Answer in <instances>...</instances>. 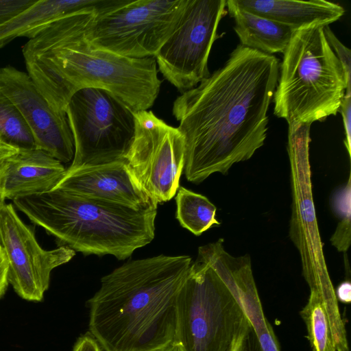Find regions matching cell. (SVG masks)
<instances>
[{
	"mask_svg": "<svg viewBox=\"0 0 351 351\" xmlns=\"http://www.w3.org/2000/svg\"><path fill=\"white\" fill-rule=\"evenodd\" d=\"M279 64L273 55L239 45L223 66L176 99L188 181L225 175L264 145Z\"/></svg>",
	"mask_w": 351,
	"mask_h": 351,
	"instance_id": "1",
	"label": "cell"
},
{
	"mask_svg": "<svg viewBox=\"0 0 351 351\" xmlns=\"http://www.w3.org/2000/svg\"><path fill=\"white\" fill-rule=\"evenodd\" d=\"M97 14L82 11L45 26L23 46L27 75L50 106L66 112L73 95L103 89L133 113L154 104L161 85L154 57L133 58L92 46L86 39Z\"/></svg>",
	"mask_w": 351,
	"mask_h": 351,
	"instance_id": "2",
	"label": "cell"
},
{
	"mask_svg": "<svg viewBox=\"0 0 351 351\" xmlns=\"http://www.w3.org/2000/svg\"><path fill=\"white\" fill-rule=\"evenodd\" d=\"M189 256L128 261L101 279L88 301L89 332L104 351H162L173 345L176 304Z\"/></svg>",
	"mask_w": 351,
	"mask_h": 351,
	"instance_id": "3",
	"label": "cell"
},
{
	"mask_svg": "<svg viewBox=\"0 0 351 351\" xmlns=\"http://www.w3.org/2000/svg\"><path fill=\"white\" fill-rule=\"evenodd\" d=\"M32 222L61 243L85 255L124 260L154 237L158 203L134 208L53 190L13 200Z\"/></svg>",
	"mask_w": 351,
	"mask_h": 351,
	"instance_id": "4",
	"label": "cell"
},
{
	"mask_svg": "<svg viewBox=\"0 0 351 351\" xmlns=\"http://www.w3.org/2000/svg\"><path fill=\"white\" fill-rule=\"evenodd\" d=\"M323 27L295 30L279 64L274 114L290 127L310 125L336 115L346 90L351 88Z\"/></svg>",
	"mask_w": 351,
	"mask_h": 351,
	"instance_id": "5",
	"label": "cell"
},
{
	"mask_svg": "<svg viewBox=\"0 0 351 351\" xmlns=\"http://www.w3.org/2000/svg\"><path fill=\"white\" fill-rule=\"evenodd\" d=\"M176 304L173 345L180 351H232L251 324L217 273L197 258L191 265Z\"/></svg>",
	"mask_w": 351,
	"mask_h": 351,
	"instance_id": "6",
	"label": "cell"
},
{
	"mask_svg": "<svg viewBox=\"0 0 351 351\" xmlns=\"http://www.w3.org/2000/svg\"><path fill=\"white\" fill-rule=\"evenodd\" d=\"M74 141V156L66 171L125 162L135 134L134 113L99 88L77 90L66 108Z\"/></svg>",
	"mask_w": 351,
	"mask_h": 351,
	"instance_id": "7",
	"label": "cell"
},
{
	"mask_svg": "<svg viewBox=\"0 0 351 351\" xmlns=\"http://www.w3.org/2000/svg\"><path fill=\"white\" fill-rule=\"evenodd\" d=\"M189 0H128L97 16L86 39L94 47L133 58L155 57Z\"/></svg>",
	"mask_w": 351,
	"mask_h": 351,
	"instance_id": "8",
	"label": "cell"
},
{
	"mask_svg": "<svg viewBox=\"0 0 351 351\" xmlns=\"http://www.w3.org/2000/svg\"><path fill=\"white\" fill-rule=\"evenodd\" d=\"M226 8V0H189L174 31L155 56L159 71L180 92L210 75L208 57Z\"/></svg>",
	"mask_w": 351,
	"mask_h": 351,
	"instance_id": "9",
	"label": "cell"
},
{
	"mask_svg": "<svg viewBox=\"0 0 351 351\" xmlns=\"http://www.w3.org/2000/svg\"><path fill=\"white\" fill-rule=\"evenodd\" d=\"M134 114L135 134L125 162L149 198L158 204L169 201L184 167L183 136L151 110Z\"/></svg>",
	"mask_w": 351,
	"mask_h": 351,
	"instance_id": "10",
	"label": "cell"
},
{
	"mask_svg": "<svg viewBox=\"0 0 351 351\" xmlns=\"http://www.w3.org/2000/svg\"><path fill=\"white\" fill-rule=\"evenodd\" d=\"M0 244L9 265L8 281L15 292L28 301H41L49 288L51 271L75 254L66 246L43 249L33 230L20 219L11 204L0 208Z\"/></svg>",
	"mask_w": 351,
	"mask_h": 351,
	"instance_id": "11",
	"label": "cell"
},
{
	"mask_svg": "<svg viewBox=\"0 0 351 351\" xmlns=\"http://www.w3.org/2000/svg\"><path fill=\"white\" fill-rule=\"evenodd\" d=\"M0 90L21 113L36 149L61 162L73 160L74 141L66 112L50 106L27 73L11 66L0 68Z\"/></svg>",
	"mask_w": 351,
	"mask_h": 351,
	"instance_id": "12",
	"label": "cell"
},
{
	"mask_svg": "<svg viewBox=\"0 0 351 351\" xmlns=\"http://www.w3.org/2000/svg\"><path fill=\"white\" fill-rule=\"evenodd\" d=\"M56 188L134 208L145 207L153 200L124 161L66 170Z\"/></svg>",
	"mask_w": 351,
	"mask_h": 351,
	"instance_id": "13",
	"label": "cell"
},
{
	"mask_svg": "<svg viewBox=\"0 0 351 351\" xmlns=\"http://www.w3.org/2000/svg\"><path fill=\"white\" fill-rule=\"evenodd\" d=\"M61 162L38 149H19L0 163V192L6 199L50 191L64 177Z\"/></svg>",
	"mask_w": 351,
	"mask_h": 351,
	"instance_id": "14",
	"label": "cell"
},
{
	"mask_svg": "<svg viewBox=\"0 0 351 351\" xmlns=\"http://www.w3.org/2000/svg\"><path fill=\"white\" fill-rule=\"evenodd\" d=\"M241 8L287 25L294 30L328 25L345 13L339 4L325 0H234Z\"/></svg>",
	"mask_w": 351,
	"mask_h": 351,
	"instance_id": "15",
	"label": "cell"
},
{
	"mask_svg": "<svg viewBox=\"0 0 351 351\" xmlns=\"http://www.w3.org/2000/svg\"><path fill=\"white\" fill-rule=\"evenodd\" d=\"M106 0H38L29 8L0 25V49L16 37L29 39L51 22L82 11L100 12Z\"/></svg>",
	"mask_w": 351,
	"mask_h": 351,
	"instance_id": "16",
	"label": "cell"
},
{
	"mask_svg": "<svg viewBox=\"0 0 351 351\" xmlns=\"http://www.w3.org/2000/svg\"><path fill=\"white\" fill-rule=\"evenodd\" d=\"M234 29L241 45L267 54L282 53L295 30L291 27L253 14L239 8L234 0L226 1Z\"/></svg>",
	"mask_w": 351,
	"mask_h": 351,
	"instance_id": "17",
	"label": "cell"
},
{
	"mask_svg": "<svg viewBox=\"0 0 351 351\" xmlns=\"http://www.w3.org/2000/svg\"><path fill=\"white\" fill-rule=\"evenodd\" d=\"M230 291L245 312L263 351H280L274 331L265 316L253 275L237 277Z\"/></svg>",
	"mask_w": 351,
	"mask_h": 351,
	"instance_id": "18",
	"label": "cell"
},
{
	"mask_svg": "<svg viewBox=\"0 0 351 351\" xmlns=\"http://www.w3.org/2000/svg\"><path fill=\"white\" fill-rule=\"evenodd\" d=\"M176 218L180 225L199 236L213 226H219L217 208L205 196L180 186L176 197Z\"/></svg>",
	"mask_w": 351,
	"mask_h": 351,
	"instance_id": "19",
	"label": "cell"
},
{
	"mask_svg": "<svg viewBox=\"0 0 351 351\" xmlns=\"http://www.w3.org/2000/svg\"><path fill=\"white\" fill-rule=\"evenodd\" d=\"M300 315L306 327L311 351H337L326 311L315 291H311Z\"/></svg>",
	"mask_w": 351,
	"mask_h": 351,
	"instance_id": "20",
	"label": "cell"
},
{
	"mask_svg": "<svg viewBox=\"0 0 351 351\" xmlns=\"http://www.w3.org/2000/svg\"><path fill=\"white\" fill-rule=\"evenodd\" d=\"M0 139L19 149L36 148L33 135L21 113L1 90Z\"/></svg>",
	"mask_w": 351,
	"mask_h": 351,
	"instance_id": "21",
	"label": "cell"
},
{
	"mask_svg": "<svg viewBox=\"0 0 351 351\" xmlns=\"http://www.w3.org/2000/svg\"><path fill=\"white\" fill-rule=\"evenodd\" d=\"M323 29L328 44L342 66L346 82L349 86H351L350 50L339 40L328 25H324Z\"/></svg>",
	"mask_w": 351,
	"mask_h": 351,
	"instance_id": "22",
	"label": "cell"
},
{
	"mask_svg": "<svg viewBox=\"0 0 351 351\" xmlns=\"http://www.w3.org/2000/svg\"><path fill=\"white\" fill-rule=\"evenodd\" d=\"M38 0H0V25L29 8Z\"/></svg>",
	"mask_w": 351,
	"mask_h": 351,
	"instance_id": "23",
	"label": "cell"
},
{
	"mask_svg": "<svg viewBox=\"0 0 351 351\" xmlns=\"http://www.w3.org/2000/svg\"><path fill=\"white\" fill-rule=\"evenodd\" d=\"M330 241L340 252H346L348 249L350 244V217L341 219Z\"/></svg>",
	"mask_w": 351,
	"mask_h": 351,
	"instance_id": "24",
	"label": "cell"
},
{
	"mask_svg": "<svg viewBox=\"0 0 351 351\" xmlns=\"http://www.w3.org/2000/svg\"><path fill=\"white\" fill-rule=\"evenodd\" d=\"M339 112L343 117V126L345 130V141L344 144L349 156H350L351 151V88L346 90L343 97Z\"/></svg>",
	"mask_w": 351,
	"mask_h": 351,
	"instance_id": "25",
	"label": "cell"
},
{
	"mask_svg": "<svg viewBox=\"0 0 351 351\" xmlns=\"http://www.w3.org/2000/svg\"><path fill=\"white\" fill-rule=\"evenodd\" d=\"M232 351H263L251 324L240 337Z\"/></svg>",
	"mask_w": 351,
	"mask_h": 351,
	"instance_id": "26",
	"label": "cell"
},
{
	"mask_svg": "<svg viewBox=\"0 0 351 351\" xmlns=\"http://www.w3.org/2000/svg\"><path fill=\"white\" fill-rule=\"evenodd\" d=\"M73 351H104V350L94 337L88 332L77 339Z\"/></svg>",
	"mask_w": 351,
	"mask_h": 351,
	"instance_id": "27",
	"label": "cell"
},
{
	"mask_svg": "<svg viewBox=\"0 0 351 351\" xmlns=\"http://www.w3.org/2000/svg\"><path fill=\"white\" fill-rule=\"evenodd\" d=\"M9 265L2 246L0 244V299L5 294L8 286Z\"/></svg>",
	"mask_w": 351,
	"mask_h": 351,
	"instance_id": "28",
	"label": "cell"
},
{
	"mask_svg": "<svg viewBox=\"0 0 351 351\" xmlns=\"http://www.w3.org/2000/svg\"><path fill=\"white\" fill-rule=\"evenodd\" d=\"M335 291L337 301L343 304H350L351 302V284L350 280H346L341 282Z\"/></svg>",
	"mask_w": 351,
	"mask_h": 351,
	"instance_id": "29",
	"label": "cell"
},
{
	"mask_svg": "<svg viewBox=\"0 0 351 351\" xmlns=\"http://www.w3.org/2000/svg\"><path fill=\"white\" fill-rule=\"evenodd\" d=\"M19 149L10 145L0 139V161L16 154Z\"/></svg>",
	"mask_w": 351,
	"mask_h": 351,
	"instance_id": "30",
	"label": "cell"
},
{
	"mask_svg": "<svg viewBox=\"0 0 351 351\" xmlns=\"http://www.w3.org/2000/svg\"><path fill=\"white\" fill-rule=\"evenodd\" d=\"M162 351H180V350L176 346L173 345Z\"/></svg>",
	"mask_w": 351,
	"mask_h": 351,
	"instance_id": "31",
	"label": "cell"
},
{
	"mask_svg": "<svg viewBox=\"0 0 351 351\" xmlns=\"http://www.w3.org/2000/svg\"><path fill=\"white\" fill-rule=\"evenodd\" d=\"M2 161V160H1ZM0 161V163L1 162ZM5 198L4 197V196L3 195V194L0 192V208L5 204Z\"/></svg>",
	"mask_w": 351,
	"mask_h": 351,
	"instance_id": "32",
	"label": "cell"
}]
</instances>
